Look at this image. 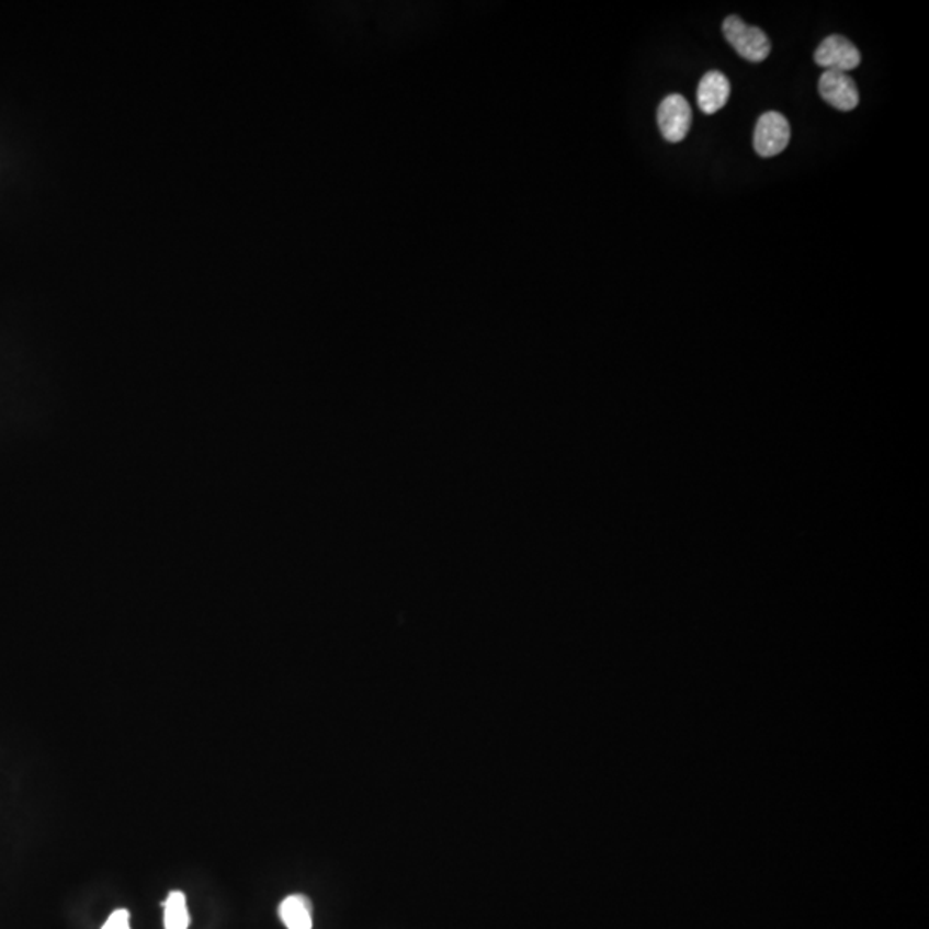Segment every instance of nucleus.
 Returning <instances> with one entry per match:
<instances>
[{
  "label": "nucleus",
  "mask_w": 929,
  "mask_h": 929,
  "mask_svg": "<svg viewBox=\"0 0 929 929\" xmlns=\"http://www.w3.org/2000/svg\"><path fill=\"white\" fill-rule=\"evenodd\" d=\"M723 35L738 56L749 63H762L770 56L771 42L768 35L761 29L744 23L738 16H728L723 21Z\"/></svg>",
  "instance_id": "1"
},
{
  "label": "nucleus",
  "mask_w": 929,
  "mask_h": 929,
  "mask_svg": "<svg viewBox=\"0 0 929 929\" xmlns=\"http://www.w3.org/2000/svg\"><path fill=\"white\" fill-rule=\"evenodd\" d=\"M790 141V124L780 112H766L755 129V150L758 156L770 159L785 150Z\"/></svg>",
  "instance_id": "2"
},
{
  "label": "nucleus",
  "mask_w": 929,
  "mask_h": 929,
  "mask_svg": "<svg viewBox=\"0 0 929 929\" xmlns=\"http://www.w3.org/2000/svg\"><path fill=\"white\" fill-rule=\"evenodd\" d=\"M692 124V109L686 97L671 93L658 107V126L665 140L678 144L686 138Z\"/></svg>",
  "instance_id": "3"
},
{
  "label": "nucleus",
  "mask_w": 929,
  "mask_h": 929,
  "mask_svg": "<svg viewBox=\"0 0 929 929\" xmlns=\"http://www.w3.org/2000/svg\"><path fill=\"white\" fill-rule=\"evenodd\" d=\"M814 60L825 71L849 72L861 65V53L846 36L831 35L816 48Z\"/></svg>",
  "instance_id": "4"
},
{
  "label": "nucleus",
  "mask_w": 929,
  "mask_h": 929,
  "mask_svg": "<svg viewBox=\"0 0 929 929\" xmlns=\"http://www.w3.org/2000/svg\"><path fill=\"white\" fill-rule=\"evenodd\" d=\"M819 95L838 111H853L859 105V90L849 72L825 71L819 78Z\"/></svg>",
  "instance_id": "5"
},
{
  "label": "nucleus",
  "mask_w": 929,
  "mask_h": 929,
  "mask_svg": "<svg viewBox=\"0 0 929 929\" xmlns=\"http://www.w3.org/2000/svg\"><path fill=\"white\" fill-rule=\"evenodd\" d=\"M730 99V81L720 71H710L699 81L698 104L704 114L711 116L725 107Z\"/></svg>",
  "instance_id": "6"
},
{
  "label": "nucleus",
  "mask_w": 929,
  "mask_h": 929,
  "mask_svg": "<svg viewBox=\"0 0 929 929\" xmlns=\"http://www.w3.org/2000/svg\"><path fill=\"white\" fill-rule=\"evenodd\" d=\"M280 918L287 929H311V904L305 895H290L280 906Z\"/></svg>",
  "instance_id": "7"
},
{
  "label": "nucleus",
  "mask_w": 929,
  "mask_h": 929,
  "mask_svg": "<svg viewBox=\"0 0 929 929\" xmlns=\"http://www.w3.org/2000/svg\"><path fill=\"white\" fill-rule=\"evenodd\" d=\"M165 926L166 929L190 928V913L183 892H171L165 902Z\"/></svg>",
  "instance_id": "8"
},
{
  "label": "nucleus",
  "mask_w": 929,
  "mask_h": 929,
  "mask_svg": "<svg viewBox=\"0 0 929 929\" xmlns=\"http://www.w3.org/2000/svg\"><path fill=\"white\" fill-rule=\"evenodd\" d=\"M102 929H129V913L126 909H117L109 916L107 922Z\"/></svg>",
  "instance_id": "9"
}]
</instances>
